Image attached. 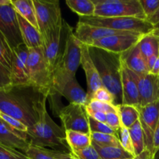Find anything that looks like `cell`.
Wrapping results in <instances>:
<instances>
[{"label":"cell","instance_id":"cell-1","mask_svg":"<svg viewBox=\"0 0 159 159\" xmlns=\"http://www.w3.org/2000/svg\"><path fill=\"white\" fill-rule=\"evenodd\" d=\"M48 96L31 85L0 90V111L31 128L37 122Z\"/></svg>","mask_w":159,"mask_h":159},{"label":"cell","instance_id":"cell-2","mask_svg":"<svg viewBox=\"0 0 159 159\" xmlns=\"http://www.w3.org/2000/svg\"><path fill=\"white\" fill-rule=\"evenodd\" d=\"M65 31V43L62 57L51 76L52 90L50 96L59 95L64 85L76 77V73L80 65L81 42L76 39L73 28L63 21Z\"/></svg>","mask_w":159,"mask_h":159},{"label":"cell","instance_id":"cell-3","mask_svg":"<svg viewBox=\"0 0 159 159\" xmlns=\"http://www.w3.org/2000/svg\"><path fill=\"white\" fill-rule=\"evenodd\" d=\"M88 47L90 57L99 73L102 86L113 95L114 104L115 106L121 105L123 103L121 54L94 47Z\"/></svg>","mask_w":159,"mask_h":159},{"label":"cell","instance_id":"cell-4","mask_svg":"<svg viewBox=\"0 0 159 159\" xmlns=\"http://www.w3.org/2000/svg\"><path fill=\"white\" fill-rule=\"evenodd\" d=\"M30 145L51 148H70L65 140V131L53 121L48 113L46 105L42 107L37 122L27 130Z\"/></svg>","mask_w":159,"mask_h":159},{"label":"cell","instance_id":"cell-5","mask_svg":"<svg viewBox=\"0 0 159 159\" xmlns=\"http://www.w3.org/2000/svg\"><path fill=\"white\" fill-rule=\"evenodd\" d=\"M79 23L94 26L108 28L118 31H128L146 35L154 31V26L146 20L134 17L80 16Z\"/></svg>","mask_w":159,"mask_h":159},{"label":"cell","instance_id":"cell-6","mask_svg":"<svg viewBox=\"0 0 159 159\" xmlns=\"http://www.w3.org/2000/svg\"><path fill=\"white\" fill-rule=\"evenodd\" d=\"M26 66L30 85L49 96L52 90L51 74L42 47L29 49Z\"/></svg>","mask_w":159,"mask_h":159},{"label":"cell","instance_id":"cell-7","mask_svg":"<svg viewBox=\"0 0 159 159\" xmlns=\"http://www.w3.org/2000/svg\"><path fill=\"white\" fill-rule=\"evenodd\" d=\"M95 16L134 17L146 20L140 0H92Z\"/></svg>","mask_w":159,"mask_h":159},{"label":"cell","instance_id":"cell-8","mask_svg":"<svg viewBox=\"0 0 159 159\" xmlns=\"http://www.w3.org/2000/svg\"><path fill=\"white\" fill-rule=\"evenodd\" d=\"M41 39L63 25L60 5L58 0H33Z\"/></svg>","mask_w":159,"mask_h":159},{"label":"cell","instance_id":"cell-9","mask_svg":"<svg viewBox=\"0 0 159 159\" xmlns=\"http://www.w3.org/2000/svg\"><path fill=\"white\" fill-rule=\"evenodd\" d=\"M59 116L65 131L73 130L81 133H90L89 116L85 106L70 103L61 109L59 111Z\"/></svg>","mask_w":159,"mask_h":159},{"label":"cell","instance_id":"cell-10","mask_svg":"<svg viewBox=\"0 0 159 159\" xmlns=\"http://www.w3.org/2000/svg\"><path fill=\"white\" fill-rule=\"evenodd\" d=\"M0 32L12 50L23 43L17 13L12 4L0 6Z\"/></svg>","mask_w":159,"mask_h":159},{"label":"cell","instance_id":"cell-11","mask_svg":"<svg viewBox=\"0 0 159 159\" xmlns=\"http://www.w3.org/2000/svg\"><path fill=\"white\" fill-rule=\"evenodd\" d=\"M140 113V121L144 136L146 150L154 157L153 138L154 133L159 120V100L150 103L145 107H137Z\"/></svg>","mask_w":159,"mask_h":159},{"label":"cell","instance_id":"cell-12","mask_svg":"<svg viewBox=\"0 0 159 159\" xmlns=\"http://www.w3.org/2000/svg\"><path fill=\"white\" fill-rule=\"evenodd\" d=\"M143 34H119L104 37L92 42L89 46L101 48L104 51L115 54H123L135 46L142 37Z\"/></svg>","mask_w":159,"mask_h":159},{"label":"cell","instance_id":"cell-13","mask_svg":"<svg viewBox=\"0 0 159 159\" xmlns=\"http://www.w3.org/2000/svg\"><path fill=\"white\" fill-rule=\"evenodd\" d=\"M139 93V107H145L159 100V82L157 76L148 73L138 75L134 73Z\"/></svg>","mask_w":159,"mask_h":159},{"label":"cell","instance_id":"cell-14","mask_svg":"<svg viewBox=\"0 0 159 159\" xmlns=\"http://www.w3.org/2000/svg\"><path fill=\"white\" fill-rule=\"evenodd\" d=\"M62 31H63V25L55 30L48 37L42 39L44 54L51 71V76L60 61L63 51V48L61 49Z\"/></svg>","mask_w":159,"mask_h":159},{"label":"cell","instance_id":"cell-15","mask_svg":"<svg viewBox=\"0 0 159 159\" xmlns=\"http://www.w3.org/2000/svg\"><path fill=\"white\" fill-rule=\"evenodd\" d=\"M73 34L80 42L89 46L92 42L95 40L110 37V36L119 35V34H138V33L114 30L108 28L90 26V25L84 24V23L78 22L76 23V29Z\"/></svg>","mask_w":159,"mask_h":159},{"label":"cell","instance_id":"cell-16","mask_svg":"<svg viewBox=\"0 0 159 159\" xmlns=\"http://www.w3.org/2000/svg\"><path fill=\"white\" fill-rule=\"evenodd\" d=\"M81 61L80 65L85 73L87 84V101L91 100L92 96L95 91L102 87L99 73L92 61L89 52V47L81 43ZM88 104V103H87Z\"/></svg>","mask_w":159,"mask_h":159},{"label":"cell","instance_id":"cell-17","mask_svg":"<svg viewBox=\"0 0 159 159\" xmlns=\"http://www.w3.org/2000/svg\"><path fill=\"white\" fill-rule=\"evenodd\" d=\"M28 54L29 49L23 43L13 49V62L10 74L12 85H30L26 66Z\"/></svg>","mask_w":159,"mask_h":159},{"label":"cell","instance_id":"cell-18","mask_svg":"<svg viewBox=\"0 0 159 159\" xmlns=\"http://www.w3.org/2000/svg\"><path fill=\"white\" fill-rule=\"evenodd\" d=\"M0 144L20 150L25 153L29 148L27 134L18 131L11 127L0 118Z\"/></svg>","mask_w":159,"mask_h":159},{"label":"cell","instance_id":"cell-19","mask_svg":"<svg viewBox=\"0 0 159 159\" xmlns=\"http://www.w3.org/2000/svg\"><path fill=\"white\" fill-rule=\"evenodd\" d=\"M122 61V60H121ZM123 105L139 107V93L134 72L128 69L122 62L121 72Z\"/></svg>","mask_w":159,"mask_h":159},{"label":"cell","instance_id":"cell-20","mask_svg":"<svg viewBox=\"0 0 159 159\" xmlns=\"http://www.w3.org/2000/svg\"><path fill=\"white\" fill-rule=\"evenodd\" d=\"M137 43L130 49L121 54L122 62L132 72L138 75H147L150 73L147 63Z\"/></svg>","mask_w":159,"mask_h":159},{"label":"cell","instance_id":"cell-21","mask_svg":"<svg viewBox=\"0 0 159 159\" xmlns=\"http://www.w3.org/2000/svg\"><path fill=\"white\" fill-rule=\"evenodd\" d=\"M17 19L23 44L26 45L28 49L42 47L41 36L38 30L36 29L19 14H17Z\"/></svg>","mask_w":159,"mask_h":159},{"label":"cell","instance_id":"cell-22","mask_svg":"<svg viewBox=\"0 0 159 159\" xmlns=\"http://www.w3.org/2000/svg\"><path fill=\"white\" fill-rule=\"evenodd\" d=\"M59 95L65 97L70 102V103L80 104L85 107L88 103L87 93L78 83L76 77L73 78L64 85L62 90L59 92Z\"/></svg>","mask_w":159,"mask_h":159},{"label":"cell","instance_id":"cell-23","mask_svg":"<svg viewBox=\"0 0 159 159\" xmlns=\"http://www.w3.org/2000/svg\"><path fill=\"white\" fill-rule=\"evenodd\" d=\"M11 4L17 14L39 30L33 0H11Z\"/></svg>","mask_w":159,"mask_h":159},{"label":"cell","instance_id":"cell-24","mask_svg":"<svg viewBox=\"0 0 159 159\" xmlns=\"http://www.w3.org/2000/svg\"><path fill=\"white\" fill-rule=\"evenodd\" d=\"M65 140L70 152L79 151L91 145L90 133H81L73 130L65 131Z\"/></svg>","mask_w":159,"mask_h":159},{"label":"cell","instance_id":"cell-25","mask_svg":"<svg viewBox=\"0 0 159 159\" xmlns=\"http://www.w3.org/2000/svg\"><path fill=\"white\" fill-rule=\"evenodd\" d=\"M101 159H133L134 156L122 147L100 146L92 143Z\"/></svg>","mask_w":159,"mask_h":159},{"label":"cell","instance_id":"cell-26","mask_svg":"<svg viewBox=\"0 0 159 159\" xmlns=\"http://www.w3.org/2000/svg\"><path fill=\"white\" fill-rule=\"evenodd\" d=\"M158 40L159 37L152 33L142 36L137 44L146 60L154 55L158 56Z\"/></svg>","mask_w":159,"mask_h":159},{"label":"cell","instance_id":"cell-27","mask_svg":"<svg viewBox=\"0 0 159 159\" xmlns=\"http://www.w3.org/2000/svg\"><path fill=\"white\" fill-rule=\"evenodd\" d=\"M116 108L121 121V125L123 127L129 129L137 121L139 120L140 113L138 109L136 107L121 104V105H117Z\"/></svg>","mask_w":159,"mask_h":159},{"label":"cell","instance_id":"cell-28","mask_svg":"<svg viewBox=\"0 0 159 159\" xmlns=\"http://www.w3.org/2000/svg\"><path fill=\"white\" fill-rule=\"evenodd\" d=\"M65 4L79 17L94 16L95 5L92 0H66Z\"/></svg>","mask_w":159,"mask_h":159},{"label":"cell","instance_id":"cell-29","mask_svg":"<svg viewBox=\"0 0 159 159\" xmlns=\"http://www.w3.org/2000/svg\"><path fill=\"white\" fill-rule=\"evenodd\" d=\"M129 134L132 140V146L134 149L135 156L141 154L143 151L146 150L144 144V136H143V129L140 121H137L132 127L129 128Z\"/></svg>","mask_w":159,"mask_h":159},{"label":"cell","instance_id":"cell-30","mask_svg":"<svg viewBox=\"0 0 159 159\" xmlns=\"http://www.w3.org/2000/svg\"><path fill=\"white\" fill-rule=\"evenodd\" d=\"M13 62V50L0 32V65L11 74Z\"/></svg>","mask_w":159,"mask_h":159},{"label":"cell","instance_id":"cell-31","mask_svg":"<svg viewBox=\"0 0 159 159\" xmlns=\"http://www.w3.org/2000/svg\"><path fill=\"white\" fill-rule=\"evenodd\" d=\"M91 142L100 146L121 147L117 135L101 133H90Z\"/></svg>","mask_w":159,"mask_h":159},{"label":"cell","instance_id":"cell-32","mask_svg":"<svg viewBox=\"0 0 159 159\" xmlns=\"http://www.w3.org/2000/svg\"><path fill=\"white\" fill-rule=\"evenodd\" d=\"M24 154L30 159H55L51 150L33 145H30Z\"/></svg>","mask_w":159,"mask_h":159},{"label":"cell","instance_id":"cell-33","mask_svg":"<svg viewBox=\"0 0 159 159\" xmlns=\"http://www.w3.org/2000/svg\"><path fill=\"white\" fill-rule=\"evenodd\" d=\"M117 137H118V141H119L120 144H121V147L124 150H126V152H129V153L132 154L135 157L133 146H132V140H131L130 134H129V129L121 126L119 130L117 131Z\"/></svg>","mask_w":159,"mask_h":159},{"label":"cell","instance_id":"cell-34","mask_svg":"<svg viewBox=\"0 0 159 159\" xmlns=\"http://www.w3.org/2000/svg\"><path fill=\"white\" fill-rule=\"evenodd\" d=\"M89 127H90V133H101L117 135V132L111 128L105 123L97 121L90 116H89Z\"/></svg>","mask_w":159,"mask_h":159},{"label":"cell","instance_id":"cell-35","mask_svg":"<svg viewBox=\"0 0 159 159\" xmlns=\"http://www.w3.org/2000/svg\"><path fill=\"white\" fill-rule=\"evenodd\" d=\"M86 108L90 110H94V111L102 112V113H108L117 110L116 106L114 105V104L106 103V102H100V101L94 100V99L90 100L88 102V104L86 106Z\"/></svg>","mask_w":159,"mask_h":159},{"label":"cell","instance_id":"cell-36","mask_svg":"<svg viewBox=\"0 0 159 159\" xmlns=\"http://www.w3.org/2000/svg\"><path fill=\"white\" fill-rule=\"evenodd\" d=\"M0 159H30L25 154L12 148L0 144Z\"/></svg>","mask_w":159,"mask_h":159},{"label":"cell","instance_id":"cell-37","mask_svg":"<svg viewBox=\"0 0 159 159\" xmlns=\"http://www.w3.org/2000/svg\"><path fill=\"white\" fill-rule=\"evenodd\" d=\"M70 153L77 159H101L99 155L92 144L85 148L70 152Z\"/></svg>","mask_w":159,"mask_h":159},{"label":"cell","instance_id":"cell-38","mask_svg":"<svg viewBox=\"0 0 159 159\" xmlns=\"http://www.w3.org/2000/svg\"><path fill=\"white\" fill-rule=\"evenodd\" d=\"M92 99L100 101V102H106V103H115V99H114L113 95H112L107 89L104 88V87L103 86L101 87L100 89H98L97 91H95V93H94V95L92 96L91 100ZM114 105H115V104H114Z\"/></svg>","mask_w":159,"mask_h":159},{"label":"cell","instance_id":"cell-39","mask_svg":"<svg viewBox=\"0 0 159 159\" xmlns=\"http://www.w3.org/2000/svg\"><path fill=\"white\" fill-rule=\"evenodd\" d=\"M140 3L145 14L146 20H148L154 15L159 6V0H140Z\"/></svg>","mask_w":159,"mask_h":159},{"label":"cell","instance_id":"cell-40","mask_svg":"<svg viewBox=\"0 0 159 159\" xmlns=\"http://www.w3.org/2000/svg\"><path fill=\"white\" fill-rule=\"evenodd\" d=\"M0 118L2 119L5 122L7 123L11 127H12L15 130L20 132H23V133H27L28 127L18 120L15 119V118L12 117L10 116H8L5 113H2L1 111H0Z\"/></svg>","mask_w":159,"mask_h":159},{"label":"cell","instance_id":"cell-41","mask_svg":"<svg viewBox=\"0 0 159 159\" xmlns=\"http://www.w3.org/2000/svg\"><path fill=\"white\" fill-rule=\"evenodd\" d=\"M106 124L109 126L111 128L113 129L115 131H118L121 127V121H120L119 116H118V111L110 112L106 113Z\"/></svg>","mask_w":159,"mask_h":159},{"label":"cell","instance_id":"cell-42","mask_svg":"<svg viewBox=\"0 0 159 159\" xmlns=\"http://www.w3.org/2000/svg\"><path fill=\"white\" fill-rule=\"evenodd\" d=\"M12 85L10 73L0 65V90L7 89Z\"/></svg>","mask_w":159,"mask_h":159},{"label":"cell","instance_id":"cell-43","mask_svg":"<svg viewBox=\"0 0 159 159\" xmlns=\"http://www.w3.org/2000/svg\"><path fill=\"white\" fill-rule=\"evenodd\" d=\"M87 113L88 116L93 118L94 120L97 121H99L101 123H105L106 122V113H102V112H98V111H94V110H88L86 108Z\"/></svg>","mask_w":159,"mask_h":159},{"label":"cell","instance_id":"cell-44","mask_svg":"<svg viewBox=\"0 0 159 159\" xmlns=\"http://www.w3.org/2000/svg\"><path fill=\"white\" fill-rule=\"evenodd\" d=\"M51 152L55 159H77L70 152H65L58 150H51Z\"/></svg>","mask_w":159,"mask_h":159},{"label":"cell","instance_id":"cell-45","mask_svg":"<svg viewBox=\"0 0 159 159\" xmlns=\"http://www.w3.org/2000/svg\"><path fill=\"white\" fill-rule=\"evenodd\" d=\"M153 148H154V155L159 149V120L157 122V127L154 133V138H153Z\"/></svg>","mask_w":159,"mask_h":159},{"label":"cell","instance_id":"cell-46","mask_svg":"<svg viewBox=\"0 0 159 159\" xmlns=\"http://www.w3.org/2000/svg\"><path fill=\"white\" fill-rule=\"evenodd\" d=\"M147 20L150 23H151L154 26H155V25H157V23H159V6L158 8H157V11L154 12V15L151 17H150V18Z\"/></svg>","mask_w":159,"mask_h":159},{"label":"cell","instance_id":"cell-47","mask_svg":"<svg viewBox=\"0 0 159 159\" xmlns=\"http://www.w3.org/2000/svg\"><path fill=\"white\" fill-rule=\"evenodd\" d=\"M133 159H153V156L150 153V152H148L147 150H145L141 154L134 157Z\"/></svg>","mask_w":159,"mask_h":159},{"label":"cell","instance_id":"cell-48","mask_svg":"<svg viewBox=\"0 0 159 159\" xmlns=\"http://www.w3.org/2000/svg\"><path fill=\"white\" fill-rule=\"evenodd\" d=\"M150 73L155 76H158L159 75V57H157L155 63H154V66H153L152 69L151 70Z\"/></svg>","mask_w":159,"mask_h":159},{"label":"cell","instance_id":"cell-49","mask_svg":"<svg viewBox=\"0 0 159 159\" xmlns=\"http://www.w3.org/2000/svg\"><path fill=\"white\" fill-rule=\"evenodd\" d=\"M158 57V56L157 55H154L152 56V57H149V58L147 60V66H148V68H149V71H151V70L152 69L153 66H154V63H155L156 60H157V58Z\"/></svg>","mask_w":159,"mask_h":159},{"label":"cell","instance_id":"cell-50","mask_svg":"<svg viewBox=\"0 0 159 159\" xmlns=\"http://www.w3.org/2000/svg\"><path fill=\"white\" fill-rule=\"evenodd\" d=\"M152 34L159 37V23H157V25L154 26V31L152 32Z\"/></svg>","mask_w":159,"mask_h":159},{"label":"cell","instance_id":"cell-51","mask_svg":"<svg viewBox=\"0 0 159 159\" xmlns=\"http://www.w3.org/2000/svg\"><path fill=\"white\" fill-rule=\"evenodd\" d=\"M11 4V0H0V6H8Z\"/></svg>","mask_w":159,"mask_h":159},{"label":"cell","instance_id":"cell-52","mask_svg":"<svg viewBox=\"0 0 159 159\" xmlns=\"http://www.w3.org/2000/svg\"><path fill=\"white\" fill-rule=\"evenodd\" d=\"M153 159H159V149L155 152L154 157H153Z\"/></svg>","mask_w":159,"mask_h":159},{"label":"cell","instance_id":"cell-53","mask_svg":"<svg viewBox=\"0 0 159 159\" xmlns=\"http://www.w3.org/2000/svg\"><path fill=\"white\" fill-rule=\"evenodd\" d=\"M158 57H159V40H158Z\"/></svg>","mask_w":159,"mask_h":159},{"label":"cell","instance_id":"cell-54","mask_svg":"<svg viewBox=\"0 0 159 159\" xmlns=\"http://www.w3.org/2000/svg\"><path fill=\"white\" fill-rule=\"evenodd\" d=\"M157 78H158V82H159V75H158V76H157Z\"/></svg>","mask_w":159,"mask_h":159}]
</instances>
